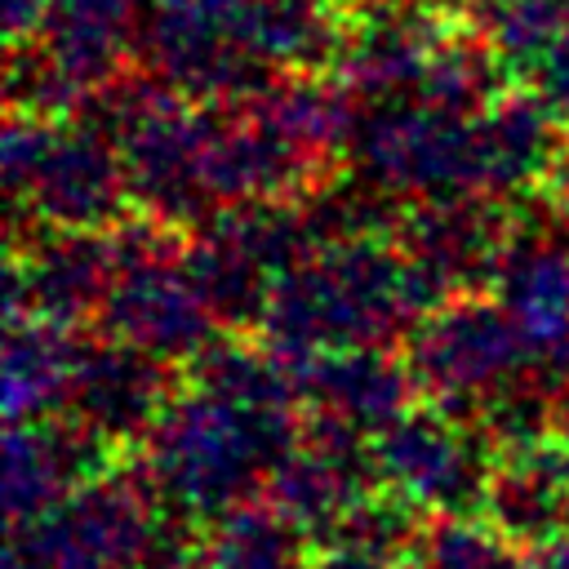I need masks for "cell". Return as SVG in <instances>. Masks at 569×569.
I'll return each instance as SVG.
<instances>
[{
    "label": "cell",
    "instance_id": "6da1fadb",
    "mask_svg": "<svg viewBox=\"0 0 569 569\" xmlns=\"http://www.w3.org/2000/svg\"><path fill=\"white\" fill-rule=\"evenodd\" d=\"M445 293L396 244V236H351L316 249L276 280L262 338L302 365L342 347H391Z\"/></svg>",
    "mask_w": 569,
    "mask_h": 569
},
{
    "label": "cell",
    "instance_id": "7a4b0ae2",
    "mask_svg": "<svg viewBox=\"0 0 569 569\" xmlns=\"http://www.w3.org/2000/svg\"><path fill=\"white\" fill-rule=\"evenodd\" d=\"M298 413L249 409L182 382L147 445L133 453V471L160 507L204 525L267 489L271 467L298 436Z\"/></svg>",
    "mask_w": 569,
    "mask_h": 569
},
{
    "label": "cell",
    "instance_id": "3957f363",
    "mask_svg": "<svg viewBox=\"0 0 569 569\" xmlns=\"http://www.w3.org/2000/svg\"><path fill=\"white\" fill-rule=\"evenodd\" d=\"M9 227L107 231L133 213L116 142L84 116L9 111L0 138Z\"/></svg>",
    "mask_w": 569,
    "mask_h": 569
},
{
    "label": "cell",
    "instance_id": "277c9868",
    "mask_svg": "<svg viewBox=\"0 0 569 569\" xmlns=\"http://www.w3.org/2000/svg\"><path fill=\"white\" fill-rule=\"evenodd\" d=\"M422 400L476 418L498 391L542 369L529 333L493 289L440 298L400 342Z\"/></svg>",
    "mask_w": 569,
    "mask_h": 569
},
{
    "label": "cell",
    "instance_id": "5b68a950",
    "mask_svg": "<svg viewBox=\"0 0 569 569\" xmlns=\"http://www.w3.org/2000/svg\"><path fill=\"white\" fill-rule=\"evenodd\" d=\"M347 160L396 200L489 196L476 116H458L422 98L365 102Z\"/></svg>",
    "mask_w": 569,
    "mask_h": 569
},
{
    "label": "cell",
    "instance_id": "8992f818",
    "mask_svg": "<svg viewBox=\"0 0 569 569\" xmlns=\"http://www.w3.org/2000/svg\"><path fill=\"white\" fill-rule=\"evenodd\" d=\"M142 67L196 102H240L276 80L253 44V0H151Z\"/></svg>",
    "mask_w": 569,
    "mask_h": 569
},
{
    "label": "cell",
    "instance_id": "52a82bcc",
    "mask_svg": "<svg viewBox=\"0 0 569 569\" xmlns=\"http://www.w3.org/2000/svg\"><path fill=\"white\" fill-rule=\"evenodd\" d=\"M160 498L124 462L9 529V569H133Z\"/></svg>",
    "mask_w": 569,
    "mask_h": 569
},
{
    "label": "cell",
    "instance_id": "ba28073f",
    "mask_svg": "<svg viewBox=\"0 0 569 569\" xmlns=\"http://www.w3.org/2000/svg\"><path fill=\"white\" fill-rule=\"evenodd\" d=\"M493 440L467 413L436 400H413L396 422L373 436L378 485L405 498L418 516L480 511Z\"/></svg>",
    "mask_w": 569,
    "mask_h": 569
},
{
    "label": "cell",
    "instance_id": "9c48e42d",
    "mask_svg": "<svg viewBox=\"0 0 569 569\" xmlns=\"http://www.w3.org/2000/svg\"><path fill=\"white\" fill-rule=\"evenodd\" d=\"M124 249L116 227L67 231V227H9L4 262V316H40L67 329L98 320Z\"/></svg>",
    "mask_w": 569,
    "mask_h": 569
},
{
    "label": "cell",
    "instance_id": "30bf717a",
    "mask_svg": "<svg viewBox=\"0 0 569 569\" xmlns=\"http://www.w3.org/2000/svg\"><path fill=\"white\" fill-rule=\"evenodd\" d=\"M178 391H182L178 365L124 338L98 333V338H84L80 347L67 413L84 422L120 462H129L147 445V436L156 431V422L164 418Z\"/></svg>",
    "mask_w": 569,
    "mask_h": 569
},
{
    "label": "cell",
    "instance_id": "8fae6325",
    "mask_svg": "<svg viewBox=\"0 0 569 569\" xmlns=\"http://www.w3.org/2000/svg\"><path fill=\"white\" fill-rule=\"evenodd\" d=\"M520 227V204L498 196H440L405 200L396 218V244L422 267V276L449 298L467 289H493L502 253Z\"/></svg>",
    "mask_w": 569,
    "mask_h": 569
},
{
    "label": "cell",
    "instance_id": "7c38bea8",
    "mask_svg": "<svg viewBox=\"0 0 569 569\" xmlns=\"http://www.w3.org/2000/svg\"><path fill=\"white\" fill-rule=\"evenodd\" d=\"M124 467L84 422L67 409L4 427V520L27 525L71 489Z\"/></svg>",
    "mask_w": 569,
    "mask_h": 569
},
{
    "label": "cell",
    "instance_id": "4fadbf2b",
    "mask_svg": "<svg viewBox=\"0 0 569 569\" xmlns=\"http://www.w3.org/2000/svg\"><path fill=\"white\" fill-rule=\"evenodd\" d=\"M480 516L516 547L538 551L569 533V440L551 427L493 445Z\"/></svg>",
    "mask_w": 569,
    "mask_h": 569
},
{
    "label": "cell",
    "instance_id": "5bb4252c",
    "mask_svg": "<svg viewBox=\"0 0 569 569\" xmlns=\"http://www.w3.org/2000/svg\"><path fill=\"white\" fill-rule=\"evenodd\" d=\"M445 31L449 22L427 0H356V22L338 62V80L360 102L413 98Z\"/></svg>",
    "mask_w": 569,
    "mask_h": 569
},
{
    "label": "cell",
    "instance_id": "9a60e30c",
    "mask_svg": "<svg viewBox=\"0 0 569 569\" xmlns=\"http://www.w3.org/2000/svg\"><path fill=\"white\" fill-rule=\"evenodd\" d=\"M151 0H49L31 40L84 107L89 93L142 62V27Z\"/></svg>",
    "mask_w": 569,
    "mask_h": 569
},
{
    "label": "cell",
    "instance_id": "2e32d148",
    "mask_svg": "<svg viewBox=\"0 0 569 569\" xmlns=\"http://www.w3.org/2000/svg\"><path fill=\"white\" fill-rule=\"evenodd\" d=\"M293 373H298V396L307 413L333 418L369 440L387 422H396L413 400H422L405 351L396 356L391 347L325 351V356L293 365Z\"/></svg>",
    "mask_w": 569,
    "mask_h": 569
},
{
    "label": "cell",
    "instance_id": "e0dca14e",
    "mask_svg": "<svg viewBox=\"0 0 569 569\" xmlns=\"http://www.w3.org/2000/svg\"><path fill=\"white\" fill-rule=\"evenodd\" d=\"M480 151H485V191L498 200H533L556 164L569 120L529 84L511 80L480 116Z\"/></svg>",
    "mask_w": 569,
    "mask_h": 569
},
{
    "label": "cell",
    "instance_id": "ac0fdd59",
    "mask_svg": "<svg viewBox=\"0 0 569 569\" xmlns=\"http://www.w3.org/2000/svg\"><path fill=\"white\" fill-rule=\"evenodd\" d=\"M493 293L529 333L538 365L547 351L569 342V244L551 227L547 209L538 218L520 213V227L493 276Z\"/></svg>",
    "mask_w": 569,
    "mask_h": 569
},
{
    "label": "cell",
    "instance_id": "d6986e66",
    "mask_svg": "<svg viewBox=\"0 0 569 569\" xmlns=\"http://www.w3.org/2000/svg\"><path fill=\"white\" fill-rule=\"evenodd\" d=\"M80 338L67 325L40 316H13L4 329V369H0V400L4 422H36L67 409Z\"/></svg>",
    "mask_w": 569,
    "mask_h": 569
},
{
    "label": "cell",
    "instance_id": "ffe728a7",
    "mask_svg": "<svg viewBox=\"0 0 569 569\" xmlns=\"http://www.w3.org/2000/svg\"><path fill=\"white\" fill-rule=\"evenodd\" d=\"M356 0H253V44L276 76H338Z\"/></svg>",
    "mask_w": 569,
    "mask_h": 569
},
{
    "label": "cell",
    "instance_id": "44dd1931",
    "mask_svg": "<svg viewBox=\"0 0 569 569\" xmlns=\"http://www.w3.org/2000/svg\"><path fill=\"white\" fill-rule=\"evenodd\" d=\"M311 547L316 542L258 493L200 525L196 569H302Z\"/></svg>",
    "mask_w": 569,
    "mask_h": 569
},
{
    "label": "cell",
    "instance_id": "7402d4cb",
    "mask_svg": "<svg viewBox=\"0 0 569 569\" xmlns=\"http://www.w3.org/2000/svg\"><path fill=\"white\" fill-rule=\"evenodd\" d=\"M507 84H511V71L493 49V40L476 27H449L431 49V62L413 98L458 116H480Z\"/></svg>",
    "mask_w": 569,
    "mask_h": 569
},
{
    "label": "cell",
    "instance_id": "603a6c76",
    "mask_svg": "<svg viewBox=\"0 0 569 569\" xmlns=\"http://www.w3.org/2000/svg\"><path fill=\"white\" fill-rule=\"evenodd\" d=\"M405 569H529V551L480 511L427 516L405 551Z\"/></svg>",
    "mask_w": 569,
    "mask_h": 569
},
{
    "label": "cell",
    "instance_id": "cb8c5ba5",
    "mask_svg": "<svg viewBox=\"0 0 569 569\" xmlns=\"http://www.w3.org/2000/svg\"><path fill=\"white\" fill-rule=\"evenodd\" d=\"M302 569H405V560L373 547H356V542H320L311 547Z\"/></svg>",
    "mask_w": 569,
    "mask_h": 569
},
{
    "label": "cell",
    "instance_id": "d4e9b609",
    "mask_svg": "<svg viewBox=\"0 0 569 569\" xmlns=\"http://www.w3.org/2000/svg\"><path fill=\"white\" fill-rule=\"evenodd\" d=\"M49 0H4V44H27L40 36Z\"/></svg>",
    "mask_w": 569,
    "mask_h": 569
},
{
    "label": "cell",
    "instance_id": "484cf974",
    "mask_svg": "<svg viewBox=\"0 0 569 569\" xmlns=\"http://www.w3.org/2000/svg\"><path fill=\"white\" fill-rule=\"evenodd\" d=\"M449 27H476L485 31L493 22V13L502 9V0H427Z\"/></svg>",
    "mask_w": 569,
    "mask_h": 569
},
{
    "label": "cell",
    "instance_id": "4316f807",
    "mask_svg": "<svg viewBox=\"0 0 569 569\" xmlns=\"http://www.w3.org/2000/svg\"><path fill=\"white\" fill-rule=\"evenodd\" d=\"M529 569H569V533L547 542V547H538V551H529Z\"/></svg>",
    "mask_w": 569,
    "mask_h": 569
},
{
    "label": "cell",
    "instance_id": "83f0119b",
    "mask_svg": "<svg viewBox=\"0 0 569 569\" xmlns=\"http://www.w3.org/2000/svg\"><path fill=\"white\" fill-rule=\"evenodd\" d=\"M556 431L569 440V378L556 387Z\"/></svg>",
    "mask_w": 569,
    "mask_h": 569
},
{
    "label": "cell",
    "instance_id": "f1b7e54d",
    "mask_svg": "<svg viewBox=\"0 0 569 569\" xmlns=\"http://www.w3.org/2000/svg\"><path fill=\"white\" fill-rule=\"evenodd\" d=\"M4 569H9V565H4Z\"/></svg>",
    "mask_w": 569,
    "mask_h": 569
}]
</instances>
